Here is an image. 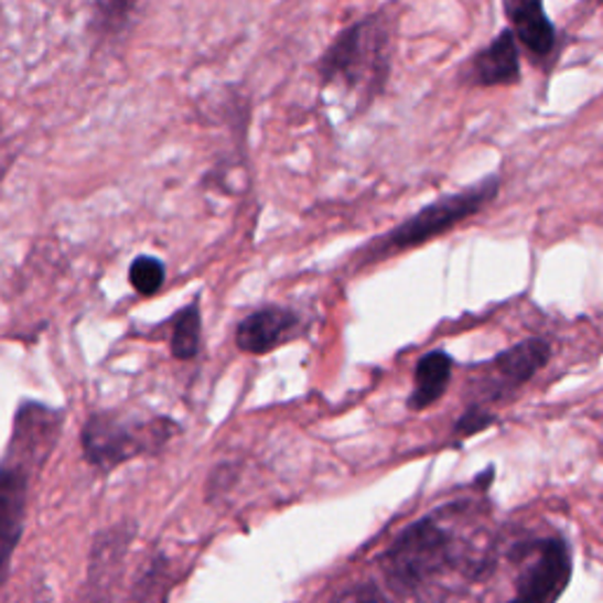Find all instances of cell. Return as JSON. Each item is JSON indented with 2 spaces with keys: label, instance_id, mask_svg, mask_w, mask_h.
Instances as JSON below:
<instances>
[{
  "label": "cell",
  "instance_id": "obj_3",
  "mask_svg": "<svg viewBox=\"0 0 603 603\" xmlns=\"http://www.w3.org/2000/svg\"><path fill=\"white\" fill-rule=\"evenodd\" d=\"M180 434V427L170 418H132L120 412H95L85 422L80 443L83 455L99 472H111L120 464L159 453Z\"/></svg>",
  "mask_w": 603,
  "mask_h": 603
},
{
  "label": "cell",
  "instance_id": "obj_1",
  "mask_svg": "<svg viewBox=\"0 0 603 603\" xmlns=\"http://www.w3.org/2000/svg\"><path fill=\"white\" fill-rule=\"evenodd\" d=\"M396 36V10L383 8L349 24L319 60L323 85L340 83L366 101L380 95L391 72Z\"/></svg>",
  "mask_w": 603,
  "mask_h": 603
},
{
  "label": "cell",
  "instance_id": "obj_7",
  "mask_svg": "<svg viewBox=\"0 0 603 603\" xmlns=\"http://www.w3.org/2000/svg\"><path fill=\"white\" fill-rule=\"evenodd\" d=\"M551 356V344L542 337L516 342L514 347L499 352L488 370L476 380L474 394L481 401H499L528 385Z\"/></svg>",
  "mask_w": 603,
  "mask_h": 603
},
{
  "label": "cell",
  "instance_id": "obj_13",
  "mask_svg": "<svg viewBox=\"0 0 603 603\" xmlns=\"http://www.w3.org/2000/svg\"><path fill=\"white\" fill-rule=\"evenodd\" d=\"M128 279H130V286L140 292V295H144V298L157 295L165 281V265L159 260V257L140 255L130 265Z\"/></svg>",
  "mask_w": 603,
  "mask_h": 603
},
{
  "label": "cell",
  "instance_id": "obj_4",
  "mask_svg": "<svg viewBox=\"0 0 603 603\" xmlns=\"http://www.w3.org/2000/svg\"><path fill=\"white\" fill-rule=\"evenodd\" d=\"M497 192L499 177H486L474 186H467L460 194H448L434 203L424 205L418 215H412L394 231L368 246L370 260H380V257L403 252L408 248L422 246L427 240L445 234L448 229L457 227L464 219H470L472 215L484 211L488 203L497 198Z\"/></svg>",
  "mask_w": 603,
  "mask_h": 603
},
{
  "label": "cell",
  "instance_id": "obj_5",
  "mask_svg": "<svg viewBox=\"0 0 603 603\" xmlns=\"http://www.w3.org/2000/svg\"><path fill=\"white\" fill-rule=\"evenodd\" d=\"M45 462L47 457L20 443H10L6 460L0 462V580L6 578L14 549L24 536L31 478Z\"/></svg>",
  "mask_w": 603,
  "mask_h": 603
},
{
  "label": "cell",
  "instance_id": "obj_11",
  "mask_svg": "<svg viewBox=\"0 0 603 603\" xmlns=\"http://www.w3.org/2000/svg\"><path fill=\"white\" fill-rule=\"evenodd\" d=\"M451 375H453V358L443 349L424 354L418 360L416 387H412L408 396V408L420 412V410H427L429 406H434L445 394L448 385H451Z\"/></svg>",
  "mask_w": 603,
  "mask_h": 603
},
{
  "label": "cell",
  "instance_id": "obj_12",
  "mask_svg": "<svg viewBox=\"0 0 603 603\" xmlns=\"http://www.w3.org/2000/svg\"><path fill=\"white\" fill-rule=\"evenodd\" d=\"M172 356L189 360L201 349V306L194 302L184 306L182 312L172 319Z\"/></svg>",
  "mask_w": 603,
  "mask_h": 603
},
{
  "label": "cell",
  "instance_id": "obj_14",
  "mask_svg": "<svg viewBox=\"0 0 603 603\" xmlns=\"http://www.w3.org/2000/svg\"><path fill=\"white\" fill-rule=\"evenodd\" d=\"M134 6L137 0H97L99 24L107 31H118L120 26L128 24Z\"/></svg>",
  "mask_w": 603,
  "mask_h": 603
},
{
  "label": "cell",
  "instance_id": "obj_8",
  "mask_svg": "<svg viewBox=\"0 0 603 603\" xmlns=\"http://www.w3.org/2000/svg\"><path fill=\"white\" fill-rule=\"evenodd\" d=\"M462 80L478 88H495V85H516L521 80V55L512 29L497 33V39L462 66Z\"/></svg>",
  "mask_w": 603,
  "mask_h": 603
},
{
  "label": "cell",
  "instance_id": "obj_10",
  "mask_svg": "<svg viewBox=\"0 0 603 603\" xmlns=\"http://www.w3.org/2000/svg\"><path fill=\"white\" fill-rule=\"evenodd\" d=\"M516 41L536 57H547L557 45V29L545 12V0H503Z\"/></svg>",
  "mask_w": 603,
  "mask_h": 603
},
{
  "label": "cell",
  "instance_id": "obj_6",
  "mask_svg": "<svg viewBox=\"0 0 603 603\" xmlns=\"http://www.w3.org/2000/svg\"><path fill=\"white\" fill-rule=\"evenodd\" d=\"M516 563H519V571H516L514 599L536 603L557 601L571 582V549L561 538H542L519 545Z\"/></svg>",
  "mask_w": 603,
  "mask_h": 603
},
{
  "label": "cell",
  "instance_id": "obj_2",
  "mask_svg": "<svg viewBox=\"0 0 603 603\" xmlns=\"http://www.w3.org/2000/svg\"><path fill=\"white\" fill-rule=\"evenodd\" d=\"M460 561L457 536L453 532V507L408 526L383 557V573L396 594L410 596L432 588Z\"/></svg>",
  "mask_w": 603,
  "mask_h": 603
},
{
  "label": "cell",
  "instance_id": "obj_9",
  "mask_svg": "<svg viewBox=\"0 0 603 603\" xmlns=\"http://www.w3.org/2000/svg\"><path fill=\"white\" fill-rule=\"evenodd\" d=\"M300 316L286 306H262L246 316L236 329V344L240 352L262 356L283 344L298 329Z\"/></svg>",
  "mask_w": 603,
  "mask_h": 603
},
{
  "label": "cell",
  "instance_id": "obj_15",
  "mask_svg": "<svg viewBox=\"0 0 603 603\" xmlns=\"http://www.w3.org/2000/svg\"><path fill=\"white\" fill-rule=\"evenodd\" d=\"M495 418L491 416V412L486 408H481V406H472L467 408V412H464V416L460 418V422L455 424V432L460 437H472L476 432H481V429H486L488 424H493Z\"/></svg>",
  "mask_w": 603,
  "mask_h": 603
}]
</instances>
